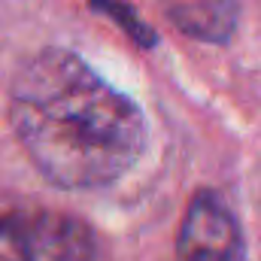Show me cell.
I'll return each instance as SVG.
<instances>
[{"label": "cell", "mask_w": 261, "mask_h": 261, "mask_svg": "<svg viewBox=\"0 0 261 261\" xmlns=\"http://www.w3.org/2000/svg\"><path fill=\"white\" fill-rule=\"evenodd\" d=\"M176 261H249L243 228L219 192L197 189L189 197L176 228Z\"/></svg>", "instance_id": "3"}, {"label": "cell", "mask_w": 261, "mask_h": 261, "mask_svg": "<svg viewBox=\"0 0 261 261\" xmlns=\"http://www.w3.org/2000/svg\"><path fill=\"white\" fill-rule=\"evenodd\" d=\"M237 0H179L170 6V21L203 43H225L237 24Z\"/></svg>", "instance_id": "4"}, {"label": "cell", "mask_w": 261, "mask_h": 261, "mask_svg": "<svg viewBox=\"0 0 261 261\" xmlns=\"http://www.w3.org/2000/svg\"><path fill=\"white\" fill-rule=\"evenodd\" d=\"M0 261H94V234L61 210L0 200Z\"/></svg>", "instance_id": "2"}, {"label": "cell", "mask_w": 261, "mask_h": 261, "mask_svg": "<svg viewBox=\"0 0 261 261\" xmlns=\"http://www.w3.org/2000/svg\"><path fill=\"white\" fill-rule=\"evenodd\" d=\"M6 119L37 173L70 192L116 186L149 143L140 103L61 46L34 52L12 73Z\"/></svg>", "instance_id": "1"}, {"label": "cell", "mask_w": 261, "mask_h": 261, "mask_svg": "<svg viewBox=\"0 0 261 261\" xmlns=\"http://www.w3.org/2000/svg\"><path fill=\"white\" fill-rule=\"evenodd\" d=\"M91 3V9L94 12H100V15H107V18H113L125 34H128L130 40L140 46V49H152L155 43H158V37H155V31L130 9V3L125 0H88Z\"/></svg>", "instance_id": "5"}]
</instances>
